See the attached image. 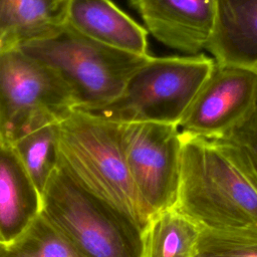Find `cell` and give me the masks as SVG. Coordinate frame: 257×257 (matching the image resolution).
Instances as JSON below:
<instances>
[{
  "label": "cell",
  "instance_id": "1",
  "mask_svg": "<svg viewBox=\"0 0 257 257\" xmlns=\"http://www.w3.org/2000/svg\"><path fill=\"white\" fill-rule=\"evenodd\" d=\"M57 148L73 178L146 230L152 217L131 177L120 124L75 109L57 123Z\"/></svg>",
  "mask_w": 257,
  "mask_h": 257
},
{
  "label": "cell",
  "instance_id": "2",
  "mask_svg": "<svg viewBox=\"0 0 257 257\" xmlns=\"http://www.w3.org/2000/svg\"><path fill=\"white\" fill-rule=\"evenodd\" d=\"M180 181L174 209L204 228L257 225V191L211 141L181 132Z\"/></svg>",
  "mask_w": 257,
  "mask_h": 257
},
{
  "label": "cell",
  "instance_id": "3",
  "mask_svg": "<svg viewBox=\"0 0 257 257\" xmlns=\"http://www.w3.org/2000/svg\"><path fill=\"white\" fill-rule=\"evenodd\" d=\"M41 213L84 257H143L144 231L59 163L42 194Z\"/></svg>",
  "mask_w": 257,
  "mask_h": 257
},
{
  "label": "cell",
  "instance_id": "4",
  "mask_svg": "<svg viewBox=\"0 0 257 257\" xmlns=\"http://www.w3.org/2000/svg\"><path fill=\"white\" fill-rule=\"evenodd\" d=\"M54 70L69 86L76 109L96 110L116 98L150 56H139L93 41L68 26L20 47Z\"/></svg>",
  "mask_w": 257,
  "mask_h": 257
},
{
  "label": "cell",
  "instance_id": "5",
  "mask_svg": "<svg viewBox=\"0 0 257 257\" xmlns=\"http://www.w3.org/2000/svg\"><path fill=\"white\" fill-rule=\"evenodd\" d=\"M215 60L204 55L149 57L108 104L86 111L118 123H179L210 74Z\"/></svg>",
  "mask_w": 257,
  "mask_h": 257
},
{
  "label": "cell",
  "instance_id": "6",
  "mask_svg": "<svg viewBox=\"0 0 257 257\" xmlns=\"http://www.w3.org/2000/svg\"><path fill=\"white\" fill-rule=\"evenodd\" d=\"M75 109L71 89L54 70L20 48L0 52V139L13 144Z\"/></svg>",
  "mask_w": 257,
  "mask_h": 257
},
{
  "label": "cell",
  "instance_id": "7",
  "mask_svg": "<svg viewBox=\"0 0 257 257\" xmlns=\"http://www.w3.org/2000/svg\"><path fill=\"white\" fill-rule=\"evenodd\" d=\"M126 164L136 190L153 218L173 208L178 195L182 139L178 125L120 124Z\"/></svg>",
  "mask_w": 257,
  "mask_h": 257
},
{
  "label": "cell",
  "instance_id": "8",
  "mask_svg": "<svg viewBox=\"0 0 257 257\" xmlns=\"http://www.w3.org/2000/svg\"><path fill=\"white\" fill-rule=\"evenodd\" d=\"M257 99V71L215 61L182 117L181 132L216 139L242 120Z\"/></svg>",
  "mask_w": 257,
  "mask_h": 257
},
{
  "label": "cell",
  "instance_id": "9",
  "mask_svg": "<svg viewBox=\"0 0 257 257\" xmlns=\"http://www.w3.org/2000/svg\"><path fill=\"white\" fill-rule=\"evenodd\" d=\"M147 31L164 45L186 53L206 49L217 0H130Z\"/></svg>",
  "mask_w": 257,
  "mask_h": 257
},
{
  "label": "cell",
  "instance_id": "10",
  "mask_svg": "<svg viewBox=\"0 0 257 257\" xmlns=\"http://www.w3.org/2000/svg\"><path fill=\"white\" fill-rule=\"evenodd\" d=\"M66 26L105 46L150 56L147 29L110 0H69Z\"/></svg>",
  "mask_w": 257,
  "mask_h": 257
},
{
  "label": "cell",
  "instance_id": "11",
  "mask_svg": "<svg viewBox=\"0 0 257 257\" xmlns=\"http://www.w3.org/2000/svg\"><path fill=\"white\" fill-rule=\"evenodd\" d=\"M206 50L216 62L257 71V0H217Z\"/></svg>",
  "mask_w": 257,
  "mask_h": 257
},
{
  "label": "cell",
  "instance_id": "12",
  "mask_svg": "<svg viewBox=\"0 0 257 257\" xmlns=\"http://www.w3.org/2000/svg\"><path fill=\"white\" fill-rule=\"evenodd\" d=\"M41 210L42 196L12 145L0 139V241L16 240Z\"/></svg>",
  "mask_w": 257,
  "mask_h": 257
},
{
  "label": "cell",
  "instance_id": "13",
  "mask_svg": "<svg viewBox=\"0 0 257 257\" xmlns=\"http://www.w3.org/2000/svg\"><path fill=\"white\" fill-rule=\"evenodd\" d=\"M69 0H0V52L45 39L66 25Z\"/></svg>",
  "mask_w": 257,
  "mask_h": 257
},
{
  "label": "cell",
  "instance_id": "14",
  "mask_svg": "<svg viewBox=\"0 0 257 257\" xmlns=\"http://www.w3.org/2000/svg\"><path fill=\"white\" fill-rule=\"evenodd\" d=\"M202 228L174 208L161 211L144 231L143 257H195Z\"/></svg>",
  "mask_w": 257,
  "mask_h": 257
},
{
  "label": "cell",
  "instance_id": "15",
  "mask_svg": "<svg viewBox=\"0 0 257 257\" xmlns=\"http://www.w3.org/2000/svg\"><path fill=\"white\" fill-rule=\"evenodd\" d=\"M11 145L42 196L59 163L57 123L33 131Z\"/></svg>",
  "mask_w": 257,
  "mask_h": 257
},
{
  "label": "cell",
  "instance_id": "16",
  "mask_svg": "<svg viewBox=\"0 0 257 257\" xmlns=\"http://www.w3.org/2000/svg\"><path fill=\"white\" fill-rule=\"evenodd\" d=\"M2 257H84L40 213Z\"/></svg>",
  "mask_w": 257,
  "mask_h": 257
},
{
  "label": "cell",
  "instance_id": "17",
  "mask_svg": "<svg viewBox=\"0 0 257 257\" xmlns=\"http://www.w3.org/2000/svg\"><path fill=\"white\" fill-rule=\"evenodd\" d=\"M209 141L222 151L257 191V99L235 126Z\"/></svg>",
  "mask_w": 257,
  "mask_h": 257
},
{
  "label": "cell",
  "instance_id": "18",
  "mask_svg": "<svg viewBox=\"0 0 257 257\" xmlns=\"http://www.w3.org/2000/svg\"><path fill=\"white\" fill-rule=\"evenodd\" d=\"M195 257H257V225L202 228Z\"/></svg>",
  "mask_w": 257,
  "mask_h": 257
},
{
  "label": "cell",
  "instance_id": "19",
  "mask_svg": "<svg viewBox=\"0 0 257 257\" xmlns=\"http://www.w3.org/2000/svg\"><path fill=\"white\" fill-rule=\"evenodd\" d=\"M6 248H7V244H5V243H3V242L0 241V257L3 256V254H4L5 251H6Z\"/></svg>",
  "mask_w": 257,
  "mask_h": 257
}]
</instances>
